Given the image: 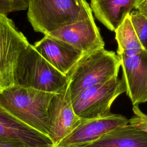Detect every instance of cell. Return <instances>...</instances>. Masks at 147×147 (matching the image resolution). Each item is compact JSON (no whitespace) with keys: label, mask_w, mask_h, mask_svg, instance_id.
I'll use <instances>...</instances> for the list:
<instances>
[{"label":"cell","mask_w":147,"mask_h":147,"mask_svg":"<svg viewBox=\"0 0 147 147\" xmlns=\"http://www.w3.org/2000/svg\"><path fill=\"white\" fill-rule=\"evenodd\" d=\"M135 9L143 14L147 18V0H144Z\"/></svg>","instance_id":"cell-20"},{"label":"cell","mask_w":147,"mask_h":147,"mask_svg":"<svg viewBox=\"0 0 147 147\" xmlns=\"http://www.w3.org/2000/svg\"><path fill=\"white\" fill-rule=\"evenodd\" d=\"M0 136L19 140L29 147H54L51 138L26 125L0 106Z\"/></svg>","instance_id":"cell-12"},{"label":"cell","mask_w":147,"mask_h":147,"mask_svg":"<svg viewBox=\"0 0 147 147\" xmlns=\"http://www.w3.org/2000/svg\"><path fill=\"white\" fill-rule=\"evenodd\" d=\"M82 147H147V132L129 123Z\"/></svg>","instance_id":"cell-14"},{"label":"cell","mask_w":147,"mask_h":147,"mask_svg":"<svg viewBox=\"0 0 147 147\" xmlns=\"http://www.w3.org/2000/svg\"><path fill=\"white\" fill-rule=\"evenodd\" d=\"M133 111L134 115L129 120V123L147 132V114H144L138 106H133Z\"/></svg>","instance_id":"cell-18"},{"label":"cell","mask_w":147,"mask_h":147,"mask_svg":"<svg viewBox=\"0 0 147 147\" xmlns=\"http://www.w3.org/2000/svg\"><path fill=\"white\" fill-rule=\"evenodd\" d=\"M121 60L127 95L133 106L147 102V51L127 56L118 55Z\"/></svg>","instance_id":"cell-9"},{"label":"cell","mask_w":147,"mask_h":147,"mask_svg":"<svg viewBox=\"0 0 147 147\" xmlns=\"http://www.w3.org/2000/svg\"><path fill=\"white\" fill-rule=\"evenodd\" d=\"M33 46L48 63L66 76L85 55L72 45L48 35Z\"/></svg>","instance_id":"cell-11"},{"label":"cell","mask_w":147,"mask_h":147,"mask_svg":"<svg viewBox=\"0 0 147 147\" xmlns=\"http://www.w3.org/2000/svg\"><path fill=\"white\" fill-rule=\"evenodd\" d=\"M55 94L13 85L0 91V106L26 125L48 136V109Z\"/></svg>","instance_id":"cell-1"},{"label":"cell","mask_w":147,"mask_h":147,"mask_svg":"<svg viewBox=\"0 0 147 147\" xmlns=\"http://www.w3.org/2000/svg\"><path fill=\"white\" fill-rule=\"evenodd\" d=\"M92 13L86 0H29L27 16L33 30L46 35Z\"/></svg>","instance_id":"cell-2"},{"label":"cell","mask_w":147,"mask_h":147,"mask_svg":"<svg viewBox=\"0 0 147 147\" xmlns=\"http://www.w3.org/2000/svg\"><path fill=\"white\" fill-rule=\"evenodd\" d=\"M29 147L21 141L5 136H0V147Z\"/></svg>","instance_id":"cell-19"},{"label":"cell","mask_w":147,"mask_h":147,"mask_svg":"<svg viewBox=\"0 0 147 147\" xmlns=\"http://www.w3.org/2000/svg\"><path fill=\"white\" fill-rule=\"evenodd\" d=\"M46 35L72 45L84 55L105 48V42L92 13L83 20L63 26Z\"/></svg>","instance_id":"cell-8"},{"label":"cell","mask_w":147,"mask_h":147,"mask_svg":"<svg viewBox=\"0 0 147 147\" xmlns=\"http://www.w3.org/2000/svg\"><path fill=\"white\" fill-rule=\"evenodd\" d=\"M29 0H0V15L7 16L13 11L28 9Z\"/></svg>","instance_id":"cell-17"},{"label":"cell","mask_w":147,"mask_h":147,"mask_svg":"<svg viewBox=\"0 0 147 147\" xmlns=\"http://www.w3.org/2000/svg\"><path fill=\"white\" fill-rule=\"evenodd\" d=\"M129 123V120L126 117L115 114L101 118L82 119L79 125L54 147H82Z\"/></svg>","instance_id":"cell-7"},{"label":"cell","mask_w":147,"mask_h":147,"mask_svg":"<svg viewBox=\"0 0 147 147\" xmlns=\"http://www.w3.org/2000/svg\"><path fill=\"white\" fill-rule=\"evenodd\" d=\"M144 0H137V2H136V6H135V8L138 5H140L142 2H143Z\"/></svg>","instance_id":"cell-21"},{"label":"cell","mask_w":147,"mask_h":147,"mask_svg":"<svg viewBox=\"0 0 147 147\" xmlns=\"http://www.w3.org/2000/svg\"><path fill=\"white\" fill-rule=\"evenodd\" d=\"M68 80L31 44L21 53L14 72V85L53 94L64 91Z\"/></svg>","instance_id":"cell-3"},{"label":"cell","mask_w":147,"mask_h":147,"mask_svg":"<svg viewBox=\"0 0 147 147\" xmlns=\"http://www.w3.org/2000/svg\"><path fill=\"white\" fill-rule=\"evenodd\" d=\"M121 60L113 51L100 49L83 56L68 74L71 99L82 91L118 76Z\"/></svg>","instance_id":"cell-4"},{"label":"cell","mask_w":147,"mask_h":147,"mask_svg":"<svg viewBox=\"0 0 147 147\" xmlns=\"http://www.w3.org/2000/svg\"><path fill=\"white\" fill-rule=\"evenodd\" d=\"M29 44L12 20L0 15V91L14 85L17 61Z\"/></svg>","instance_id":"cell-6"},{"label":"cell","mask_w":147,"mask_h":147,"mask_svg":"<svg viewBox=\"0 0 147 147\" xmlns=\"http://www.w3.org/2000/svg\"><path fill=\"white\" fill-rule=\"evenodd\" d=\"M25 147H27V146H25Z\"/></svg>","instance_id":"cell-22"},{"label":"cell","mask_w":147,"mask_h":147,"mask_svg":"<svg viewBox=\"0 0 147 147\" xmlns=\"http://www.w3.org/2000/svg\"><path fill=\"white\" fill-rule=\"evenodd\" d=\"M129 14L138 39L143 49L147 51V18L137 10Z\"/></svg>","instance_id":"cell-16"},{"label":"cell","mask_w":147,"mask_h":147,"mask_svg":"<svg viewBox=\"0 0 147 147\" xmlns=\"http://www.w3.org/2000/svg\"><path fill=\"white\" fill-rule=\"evenodd\" d=\"M125 91L123 80L117 76L82 91L71 99L72 107L81 119L106 117L113 114L110 111L111 106Z\"/></svg>","instance_id":"cell-5"},{"label":"cell","mask_w":147,"mask_h":147,"mask_svg":"<svg viewBox=\"0 0 147 147\" xmlns=\"http://www.w3.org/2000/svg\"><path fill=\"white\" fill-rule=\"evenodd\" d=\"M137 0H91L95 17L110 31L115 30L135 8Z\"/></svg>","instance_id":"cell-13"},{"label":"cell","mask_w":147,"mask_h":147,"mask_svg":"<svg viewBox=\"0 0 147 147\" xmlns=\"http://www.w3.org/2000/svg\"><path fill=\"white\" fill-rule=\"evenodd\" d=\"M114 32L118 44V55L131 56L140 53L143 50L131 24L129 14Z\"/></svg>","instance_id":"cell-15"},{"label":"cell","mask_w":147,"mask_h":147,"mask_svg":"<svg viewBox=\"0 0 147 147\" xmlns=\"http://www.w3.org/2000/svg\"><path fill=\"white\" fill-rule=\"evenodd\" d=\"M48 115V137L55 146L69 134L82 121L74 110L67 88L64 91L54 95L49 104Z\"/></svg>","instance_id":"cell-10"}]
</instances>
